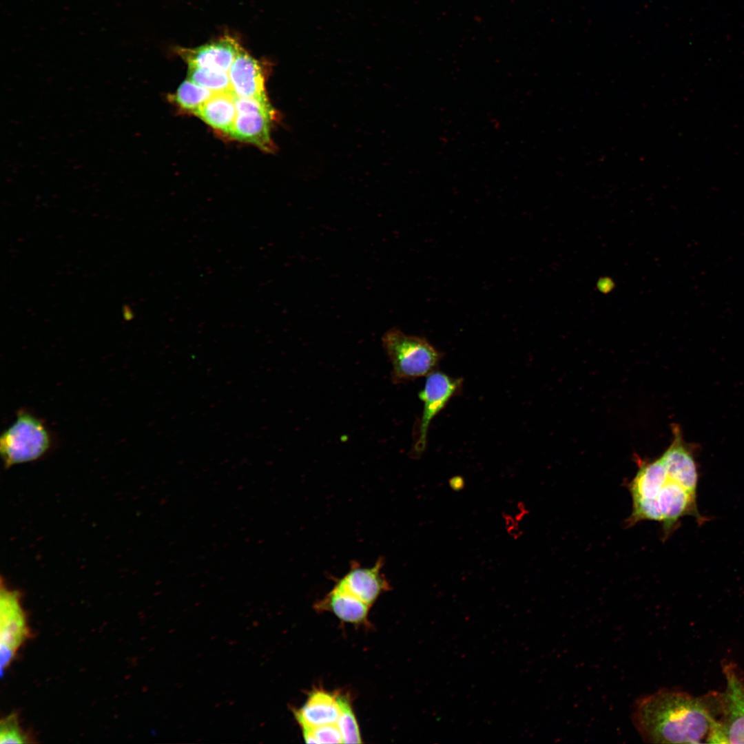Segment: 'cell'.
<instances>
[{
  "label": "cell",
  "mask_w": 744,
  "mask_h": 744,
  "mask_svg": "<svg viewBox=\"0 0 744 744\" xmlns=\"http://www.w3.org/2000/svg\"><path fill=\"white\" fill-rule=\"evenodd\" d=\"M719 712L716 692L694 696L661 689L637 700L633 724L644 741L651 743L706 742Z\"/></svg>",
  "instance_id": "cell-1"
},
{
  "label": "cell",
  "mask_w": 744,
  "mask_h": 744,
  "mask_svg": "<svg viewBox=\"0 0 744 744\" xmlns=\"http://www.w3.org/2000/svg\"><path fill=\"white\" fill-rule=\"evenodd\" d=\"M382 347L391 364L395 384L428 375L437 367L442 353L425 338L407 335L398 328L386 331Z\"/></svg>",
  "instance_id": "cell-2"
},
{
  "label": "cell",
  "mask_w": 744,
  "mask_h": 744,
  "mask_svg": "<svg viewBox=\"0 0 744 744\" xmlns=\"http://www.w3.org/2000/svg\"><path fill=\"white\" fill-rule=\"evenodd\" d=\"M53 445L52 435L44 422L25 409L1 434L0 454L6 468L42 457Z\"/></svg>",
  "instance_id": "cell-3"
},
{
  "label": "cell",
  "mask_w": 744,
  "mask_h": 744,
  "mask_svg": "<svg viewBox=\"0 0 744 744\" xmlns=\"http://www.w3.org/2000/svg\"><path fill=\"white\" fill-rule=\"evenodd\" d=\"M723 672L726 687L717 692L719 713L706 743H744V681L731 663Z\"/></svg>",
  "instance_id": "cell-4"
},
{
  "label": "cell",
  "mask_w": 744,
  "mask_h": 744,
  "mask_svg": "<svg viewBox=\"0 0 744 744\" xmlns=\"http://www.w3.org/2000/svg\"><path fill=\"white\" fill-rule=\"evenodd\" d=\"M463 380L434 371L426 379L419 397L423 402V409L420 419L414 427V443L413 453L422 455L427 444L428 427L434 417L447 405L448 402L462 390Z\"/></svg>",
  "instance_id": "cell-5"
},
{
  "label": "cell",
  "mask_w": 744,
  "mask_h": 744,
  "mask_svg": "<svg viewBox=\"0 0 744 744\" xmlns=\"http://www.w3.org/2000/svg\"><path fill=\"white\" fill-rule=\"evenodd\" d=\"M26 614L22 607L21 594L1 580L0 649L1 674L14 659L21 645L30 637Z\"/></svg>",
  "instance_id": "cell-6"
},
{
  "label": "cell",
  "mask_w": 744,
  "mask_h": 744,
  "mask_svg": "<svg viewBox=\"0 0 744 744\" xmlns=\"http://www.w3.org/2000/svg\"><path fill=\"white\" fill-rule=\"evenodd\" d=\"M241 48L236 39L224 35L196 48L178 47L176 52L188 65L228 72Z\"/></svg>",
  "instance_id": "cell-7"
},
{
  "label": "cell",
  "mask_w": 744,
  "mask_h": 744,
  "mask_svg": "<svg viewBox=\"0 0 744 744\" xmlns=\"http://www.w3.org/2000/svg\"><path fill=\"white\" fill-rule=\"evenodd\" d=\"M383 565L382 557L372 567H362L353 562L349 570L335 583L371 606L382 594L391 589L382 572Z\"/></svg>",
  "instance_id": "cell-8"
},
{
  "label": "cell",
  "mask_w": 744,
  "mask_h": 744,
  "mask_svg": "<svg viewBox=\"0 0 744 744\" xmlns=\"http://www.w3.org/2000/svg\"><path fill=\"white\" fill-rule=\"evenodd\" d=\"M228 74L231 90L236 96L267 99L262 65L242 48L236 56Z\"/></svg>",
  "instance_id": "cell-9"
},
{
  "label": "cell",
  "mask_w": 744,
  "mask_h": 744,
  "mask_svg": "<svg viewBox=\"0 0 744 744\" xmlns=\"http://www.w3.org/2000/svg\"><path fill=\"white\" fill-rule=\"evenodd\" d=\"M370 607L337 583L314 605L318 611L331 612L342 621L355 625L367 622Z\"/></svg>",
  "instance_id": "cell-10"
},
{
  "label": "cell",
  "mask_w": 744,
  "mask_h": 744,
  "mask_svg": "<svg viewBox=\"0 0 744 744\" xmlns=\"http://www.w3.org/2000/svg\"><path fill=\"white\" fill-rule=\"evenodd\" d=\"M293 712L299 725L314 727L335 724L340 714L338 694L314 690L309 694L304 705Z\"/></svg>",
  "instance_id": "cell-11"
},
{
  "label": "cell",
  "mask_w": 744,
  "mask_h": 744,
  "mask_svg": "<svg viewBox=\"0 0 744 744\" xmlns=\"http://www.w3.org/2000/svg\"><path fill=\"white\" fill-rule=\"evenodd\" d=\"M276 113L237 112L229 135L236 139L256 145L271 152L273 149L270 131Z\"/></svg>",
  "instance_id": "cell-12"
},
{
  "label": "cell",
  "mask_w": 744,
  "mask_h": 744,
  "mask_svg": "<svg viewBox=\"0 0 744 744\" xmlns=\"http://www.w3.org/2000/svg\"><path fill=\"white\" fill-rule=\"evenodd\" d=\"M235 97L231 90L214 93L194 114L212 127L229 134L237 114Z\"/></svg>",
  "instance_id": "cell-13"
},
{
  "label": "cell",
  "mask_w": 744,
  "mask_h": 744,
  "mask_svg": "<svg viewBox=\"0 0 744 744\" xmlns=\"http://www.w3.org/2000/svg\"><path fill=\"white\" fill-rule=\"evenodd\" d=\"M213 94L211 90L187 79L178 87L174 100L182 109L194 113Z\"/></svg>",
  "instance_id": "cell-14"
},
{
  "label": "cell",
  "mask_w": 744,
  "mask_h": 744,
  "mask_svg": "<svg viewBox=\"0 0 744 744\" xmlns=\"http://www.w3.org/2000/svg\"><path fill=\"white\" fill-rule=\"evenodd\" d=\"M187 77V79L214 93L231 90L228 72L188 65Z\"/></svg>",
  "instance_id": "cell-15"
},
{
  "label": "cell",
  "mask_w": 744,
  "mask_h": 744,
  "mask_svg": "<svg viewBox=\"0 0 744 744\" xmlns=\"http://www.w3.org/2000/svg\"><path fill=\"white\" fill-rule=\"evenodd\" d=\"M338 697L340 714L336 724L341 733L342 743H362L359 727L349 699L340 694H338Z\"/></svg>",
  "instance_id": "cell-16"
},
{
  "label": "cell",
  "mask_w": 744,
  "mask_h": 744,
  "mask_svg": "<svg viewBox=\"0 0 744 744\" xmlns=\"http://www.w3.org/2000/svg\"><path fill=\"white\" fill-rule=\"evenodd\" d=\"M31 738L19 724L18 716L12 713L3 718L0 723V743H31Z\"/></svg>",
  "instance_id": "cell-17"
},
{
  "label": "cell",
  "mask_w": 744,
  "mask_h": 744,
  "mask_svg": "<svg viewBox=\"0 0 744 744\" xmlns=\"http://www.w3.org/2000/svg\"><path fill=\"white\" fill-rule=\"evenodd\" d=\"M311 728L317 743H341L342 738L337 724H328Z\"/></svg>",
  "instance_id": "cell-18"
},
{
  "label": "cell",
  "mask_w": 744,
  "mask_h": 744,
  "mask_svg": "<svg viewBox=\"0 0 744 744\" xmlns=\"http://www.w3.org/2000/svg\"><path fill=\"white\" fill-rule=\"evenodd\" d=\"M448 486L453 491H461L466 486L465 479L463 477L460 475L453 476L451 477L448 480Z\"/></svg>",
  "instance_id": "cell-19"
}]
</instances>
